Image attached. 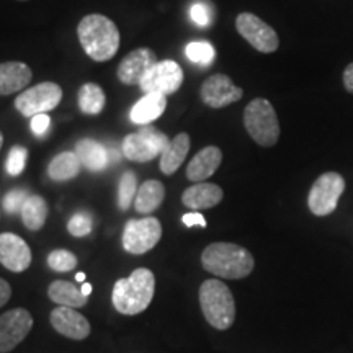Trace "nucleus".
Here are the masks:
<instances>
[{"label":"nucleus","mask_w":353,"mask_h":353,"mask_svg":"<svg viewBox=\"0 0 353 353\" xmlns=\"http://www.w3.org/2000/svg\"><path fill=\"white\" fill-rule=\"evenodd\" d=\"M77 37L85 54L97 63H107L120 48V30L113 20L100 13L83 17L77 25Z\"/></svg>","instance_id":"obj_1"},{"label":"nucleus","mask_w":353,"mask_h":353,"mask_svg":"<svg viewBox=\"0 0 353 353\" xmlns=\"http://www.w3.org/2000/svg\"><path fill=\"white\" fill-rule=\"evenodd\" d=\"M201 265L206 272L218 278L241 280L252 273L255 260L244 247L231 242H214L203 250Z\"/></svg>","instance_id":"obj_2"},{"label":"nucleus","mask_w":353,"mask_h":353,"mask_svg":"<svg viewBox=\"0 0 353 353\" xmlns=\"http://www.w3.org/2000/svg\"><path fill=\"white\" fill-rule=\"evenodd\" d=\"M156 293V276L148 268H138L113 286L112 303L120 314L136 316L145 311Z\"/></svg>","instance_id":"obj_3"},{"label":"nucleus","mask_w":353,"mask_h":353,"mask_svg":"<svg viewBox=\"0 0 353 353\" xmlns=\"http://www.w3.org/2000/svg\"><path fill=\"white\" fill-rule=\"evenodd\" d=\"M200 307L208 324L218 330L229 329L236 321V301L231 290L218 278L203 281Z\"/></svg>","instance_id":"obj_4"},{"label":"nucleus","mask_w":353,"mask_h":353,"mask_svg":"<svg viewBox=\"0 0 353 353\" xmlns=\"http://www.w3.org/2000/svg\"><path fill=\"white\" fill-rule=\"evenodd\" d=\"M244 126L249 136L262 148H273L280 139V123L268 100L255 99L244 110Z\"/></svg>","instance_id":"obj_5"},{"label":"nucleus","mask_w":353,"mask_h":353,"mask_svg":"<svg viewBox=\"0 0 353 353\" xmlns=\"http://www.w3.org/2000/svg\"><path fill=\"white\" fill-rule=\"evenodd\" d=\"M170 139L154 126H144L138 132H131L123 139V154L128 161L149 162L161 157L169 148Z\"/></svg>","instance_id":"obj_6"},{"label":"nucleus","mask_w":353,"mask_h":353,"mask_svg":"<svg viewBox=\"0 0 353 353\" xmlns=\"http://www.w3.org/2000/svg\"><path fill=\"white\" fill-rule=\"evenodd\" d=\"M343 192H345L343 176L337 172H325L309 190V210L314 216H327L334 213Z\"/></svg>","instance_id":"obj_7"},{"label":"nucleus","mask_w":353,"mask_h":353,"mask_svg":"<svg viewBox=\"0 0 353 353\" xmlns=\"http://www.w3.org/2000/svg\"><path fill=\"white\" fill-rule=\"evenodd\" d=\"M63 100V88L56 82H41L38 85L26 88L17 97L15 108L23 117H37L54 110Z\"/></svg>","instance_id":"obj_8"},{"label":"nucleus","mask_w":353,"mask_h":353,"mask_svg":"<svg viewBox=\"0 0 353 353\" xmlns=\"http://www.w3.org/2000/svg\"><path fill=\"white\" fill-rule=\"evenodd\" d=\"M162 237L161 221L154 216L130 219L123 231V247L132 255H143L154 249Z\"/></svg>","instance_id":"obj_9"},{"label":"nucleus","mask_w":353,"mask_h":353,"mask_svg":"<svg viewBox=\"0 0 353 353\" xmlns=\"http://www.w3.org/2000/svg\"><path fill=\"white\" fill-rule=\"evenodd\" d=\"M236 28L254 50L265 52V54L275 52L280 46V38L275 30L254 13H241L236 19Z\"/></svg>","instance_id":"obj_10"},{"label":"nucleus","mask_w":353,"mask_h":353,"mask_svg":"<svg viewBox=\"0 0 353 353\" xmlns=\"http://www.w3.org/2000/svg\"><path fill=\"white\" fill-rule=\"evenodd\" d=\"M183 83V70L175 61H157L151 69L145 72L139 88L144 94H175Z\"/></svg>","instance_id":"obj_11"},{"label":"nucleus","mask_w":353,"mask_h":353,"mask_svg":"<svg viewBox=\"0 0 353 353\" xmlns=\"http://www.w3.org/2000/svg\"><path fill=\"white\" fill-rule=\"evenodd\" d=\"M33 329V316L23 307H15L0 316V353L12 352Z\"/></svg>","instance_id":"obj_12"},{"label":"nucleus","mask_w":353,"mask_h":353,"mask_svg":"<svg viewBox=\"0 0 353 353\" xmlns=\"http://www.w3.org/2000/svg\"><path fill=\"white\" fill-rule=\"evenodd\" d=\"M244 95L241 87L234 85L231 79L224 74H214L203 82L200 97L201 101L210 108H224L239 101Z\"/></svg>","instance_id":"obj_13"},{"label":"nucleus","mask_w":353,"mask_h":353,"mask_svg":"<svg viewBox=\"0 0 353 353\" xmlns=\"http://www.w3.org/2000/svg\"><path fill=\"white\" fill-rule=\"evenodd\" d=\"M0 263L13 273L28 270L32 265V249L17 234L2 232L0 234Z\"/></svg>","instance_id":"obj_14"},{"label":"nucleus","mask_w":353,"mask_h":353,"mask_svg":"<svg viewBox=\"0 0 353 353\" xmlns=\"http://www.w3.org/2000/svg\"><path fill=\"white\" fill-rule=\"evenodd\" d=\"M156 63V52L149 48H138L123 57L117 69V76L125 85H139L145 72Z\"/></svg>","instance_id":"obj_15"},{"label":"nucleus","mask_w":353,"mask_h":353,"mask_svg":"<svg viewBox=\"0 0 353 353\" xmlns=\"http://www.w3.org/2000/svg\"><path fill=\"white\" fill-rule=\"evenodd\" d=\"M50 321L56 332L72 341H83L90 335V322L74 307L59 306L52 309Z\"/></svg>","instance_id":"obj_16"},{"label":"nucleus","mask_w":353,"mask_h":353,"mask_svg":"<svg viewBox=\"0 0 353 353\" xmlns=\"http://www.w3.org/2000/svg\"><path fill=\"white\" fill-rule=\"evenodd\" d=\"M223 162V152L216 145H206L200 152L195 154V157L190 161L187 167V179L190 182H205L214 172L219 169Z\"/></svg>","instance_id":"obj_17"},{"label":"nucleus","mask_w":353,"mask_h":353,"mask_svg":"<svg viewBox=\"0 0 353 353\" xmlns=\"http://www.w3.org/2000/svg\"><path fill=\"white\" fill-rule=\"evenodd\" d=\"M33 72L28 64L10 61V63L0 64V95H12L17 92L25 90L32 82Z\"/></svg>","instance_id":"obj_18"},{"label":"nucleus","mask_w":353,"mask_h":353,"mask_svg":"<svg viewBox=\"0 0 353 353\" xmlns=\"http://www.w3.org/2000/svg\"><path fill=\"white\" fill-rule=\"evenodd\" d=\"M224 192L216 183L200 182L183 192L182 203L190 210H210L223 201Z\"/></svg>","instance_id":"obj_19"},{"label":"nucleus","mask_w":353,"mask_h":353,"mask_svg":"<svg viewBox=\"0 0 353 353\" xmlns=\"http://www.w3.org/2000/svg\"><path fill=\"white\" fill-rule=\"evenodd\" d=\"M167 108V97L162 94H144L131 108L130 118L136 125L148 126L152 121L159 120Z\"/></svg>","instance_id":"obj_20"},{"label":"nucleus","mask_w":353,"mask_h":353,"mask_svg":"<svg viewBox=\"0 0 353 353\" xmlns=\"http://www.w3.org/2000/svg\"><path fill=\"white\" fill-rule=\"evenodd\" d=\"M190 145H192V141H190V136L187 132H179V134L170 141L169 148H167L161 156L162 174L174 175L175 172L180 169L185 157L188 156Z\"/></svg>","instance_id":"obj_21"},{"label":"nucleus","mask_w":353,"mask_h":353,"mask_svg":"<svg viewBox=\"0 0 353 353\" xmlns=\"http://www.w3.org/2000/svg\"><path fill=\"white\" fill-rule=\"evenodd\" d=\"M165 198V187L159 180H148L141 185L134 198V208L141 214H151L162 205Z\"/></svg>","instance_id":"obj_22"},{"label":"nucleus","mask_w":353,"mask_h":353,"mask_svg":"<svg viewBox=\"0 0 353 353\" xmlns=\"http://www.w3.org/2000/svg\"><path fill=\"white\" fill-rule=\"evenodd\" d=\"M48 296L51 301H54L59 306H68V307H83L88 301V296L82 293L81 288H77L76 285L70 283L65 280H56L52 281L48 288Z\"/></svg>","instance_id":"obj_23"},{"label":"nucleus","mask_w":353,"mask_h":353,"mask_svg":"<svg viewBox=\"0 0 353 353\" xmlns=\"http://www.w3.org/2000/svg\"><path fill=\"white\" fill-rule=\"evenodd\" d=\"M76 154L82 165L92 172H100L108 165L110 156L107 149L94 139H82L76 145Z\"/></svg>","instance_id":"obj_24"},{"label":"nucleus","mask_w":353,"mask_h":353,"mask_svg":"<svg viewBox=\"0 0 353 353\" xmlns=\"http://www.w3.org/2000/svg\"><path fill=\"white\" fill-rule=\"evenodd\" d=\"M82 167L76 152H61L48 165V176L54 182H68L81 174Z\"/></svg>","instance_id":"obj_25"},{"label":"nucleus","mask_w":353,"mask_h":353,"mask_svg":"<svg viewBox=\"0 0 353 353\" xmlns=\"http://www.w3.org/2000/svg\"><path fill=\"white\" fill-rule=\"evenodd\" d=\"M77 101L82 113L95 117V114H100L103 112L105 103H107V97H105L103 88L99 83L88 82L79 88Z\"/></svg>","instance_id":"obj_26"},{"label":"nucleus","mask_w":353,"mask_h":353,"mask_svg":"<svg viewBox=\"0 0 353 353\" xmlns=\"http://www.w3.org/2000/svg\"><path fill=\"white\" fill-rule=\"evenodd\" d=\"M20 214L26 229H30V231H39V229H43L44 223L48 219V203L43 196L30 195L26 198Z\"/></svg>","instance_id":"obj_27"},{"label":"nucleus","mask_w":353,"mask_h":353,"mask_svg":"<svg viewBox=\"0 0 353 353\" xmlns=\"http://www.w3.org/2000/svg\"><path fill=\"white\" fill-rule=\"evenodd\" d=\"M136 183H138V179L132 172H125L121 175L120 187H118V206H120V210L126 211L134 201L136 193H138V185Z\"/></svg>","instance_id":"obj_28"},{"label":"nucleus","mask_w":353,"mask_h":353,"mask_svg":"<svg viewBox=\"0 0 353 353\" xmlns=\"http://www.w3.org/2000/svg\"><path fill=\"white\" fill-rule=\"evenodd\" d=\"M48 267L54 272H72L77 267V257L65 249H56L48 255Z\"/></svg>","instance_id":"obj_29"},{"label":"nucleus","mask_w":353,"mask_h":353,"mask_svg":"<svg viewBox=\"0 0 353 353\" xmlns=\"http://www.w3.org/2000/svg\"><path fill=\"white\" fill-rule=\"evenodd\" d=\"M187 57L192 63L210 65L214 61V48L208 41H193L187 46Z\"/></svg>","instance_id":"obj_30"},{"label":"nucleus","mask_w":353,"mask_h":353,"mask_svg":"<svg viewBox=\"0 0 353 353\" xmlns=\"http://www.w3.org/2000/svg\"><path fill=\"white\" fill-rule=\"evenodd\" d=\"M26 159H28V149L23 148V145H13L6 162L7 174L12 176H19L25 170Z\"/></svg>","instance_id":"obj_31"},{"label":"nucleus","mask_w":353,"mask_h":353,"mask_svg":"<svg viewBox=\"0 0 353 353\" xmlns=\"http://www.w3.org/2000/svg\"><path fill=\"white\" fill-rule=\"evenodd\" d=\"M92 229H94V221L85 211H79L68 223V231L74 237H85L92 232Z\"/></svg>","instance_id":"obj_32"},{"label":"nucleus","mask_w":353,"mask_h":353,"mask_svg":"<svg viewBox=\"0 0 353 353\" xmlns=\"http://www.w3.org/2000/svg\"><path fill=\"white\" fill-rule=\"evenodd\" d=\"M28 196L30 195L25 192V190H21V188L12 190V192H8L6 198H3V201H2L3 210H6L8 214L21 213V208H23L26 198Z\"/></svg>","instance_id":"obj_33"},{"label":"nucleus","mask_w":353,"mask_h":353,"mask_svg":"<svg viewBox=\"0 0 353 353\" xmlns=\"http://www.w3.org/2000/svg\"><path fill=\"white\" fill-rule=\"evenodd\" d=\"M190 19L198 26H210L213 20V8L206 2H196L190 7Z\"/></svg>","instance_id":"obj_34"},{"label":"nucleus","mask_w":353,"mask_h":353,"mask_svg":"<svg viewBox=\"0 0 353 353\" xmlns=\"http://www.w3.org/2000/svg\"><path fill=\"white\" fill-rule=\"evenodd\" d=\"M50 125H51V118L48 117V113L37 114V117L32 118V131L34 136H38V138H43V136L46 134Z\"/></svg>","instance_id":"obj_35"},{"label":"nucleus","mask_w":353,"mask_h":353,"mask_svg":"<svg viewBox=\"0 0 353 353\" xmlns=\"http://www.w3.org/2000/svg\"><path fill=\"white\" fill-rule=\"evenodd\" d=\"M183 224L187 228H193V226H200V228H206V219L203 218L200 213H187L182 216Z\"/></svg>","instance_id":"obj_36"},{"label":"nucleus","mask_w":353,"mask_h":353,"mask_svg":"<svg viewBox=\"0 0 353 353\" xmlns=\"http://www.w3.org/2000/svg\"><path fill=\"white\" fill-rule=\"evenodd\" d=\"M10 296H12L10 285H8L3 278H0V307L6 306V304L8 303V299H10Z\"/></svg>","instance_id":"obj_37"},{"label":"nucleus","mask_w":353,"mask_h":353,"mask_svg":"<svg viewBox=\"0 0 353 353\" xmlns=\"http://www.w3.org/2000/svg\"><path fill=\"white\" fill-rule=\"evenodd\" d=\"M343 85H345V90L353 94V63H350L343 70Z\"/></svg>","instance_id":"obj_38"},{"label":"nucleus","mask_w":353,"mask_h":353,"mask_svg":"<svg viewBox=\"0 0 353 353\" xmlns=\"http://www.w3.org/2000/svg\"><path fill=\"white\" fill-rule=\"evenodd\" d=\"M81 290H82V293L85 294V296H88V294L92 293V285H90V283H83V285L81 286Z\"/></svg>","instance_id":"obj_39"},{"label":"nucleus","mask_w":353,"mask_h":353,"mask_svg":"<svg viewBox=\"0 0 353 353\" xmlns=\"http://www.w3.org/2000/svg\"><path fill=\"white\" fill-rule=\"evenodd\" d=\"M76 280H77V281H83V280H85V275H83L82 272H79L77 275H76Z\"/></svg>","instance_id":"obj_40"},{"label":"nucleus","mask_w":353,"mask_h":353,"mask_svg":"<svg viewBox=\"0 0 353 353\" xmlns=\"http://www.w3.org/2000/svg\"><path fill=\"white\" fill-rule=\"evenodd\" d=\"M2 145H3V134L2 131H0V149H2Z\"/></svg>","instance_id":"obj_41"}]
</instances>
